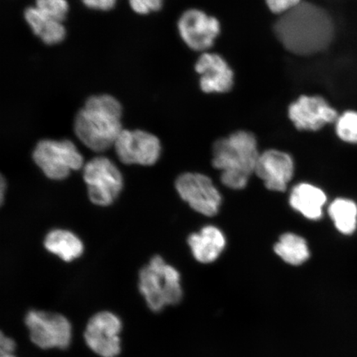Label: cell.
<instances>
[{"instance_id":"2","label":"cell","mask_w":357,"mask_h":357,"mask_svg":"<svg viewBox=\"0 0 357 357\" xmlns=\"http://www.w3.org/2000/svg\"><path fill=\"white\" fill-rule=\"evenodd\" d=\"M122 115L123 107L114 96H91L75 115V136L89 149L104 153L114 146L123 130Z\"/></svg>"},{"instance_id":"1","label":"cell","mask_w":357,"mask_h":357,"mask_svg":"<svg viewBox=\"0 0 357 357\" xmlns=\"http://www.w3.org/2000/svg\"><path fill=\"white\" fill-rule=\"evenodd\" d=\"M274 30L288 51L301 56L325 50L334 36L333 22L329 13L315 4L305 2L280 15Z\"/></svg>"},{"instance_id":"25","label":"cell","mask_w":357,"mask_h":357,"mask_svg":"<svg viewBox=\"0 0 357 357\" xmlns=\"http://www.w3.org/2000/svg\"><path fill=\"white\" fill-rule=\"evenodd\" d=\"M82 2L91 10L109 11L115 6L117 0H82Z\"/></svg>"},{"instance_id":"14","label":"cell","mask_w":357,"mask_h":357,"mask_svg":"<svg viewBox=\"0 0 357 357\" xmlns=\"http://www.w3.org/2000/svg\"><path fill=\"white\" fill-rule=\"evenodd\" d=\"M200 75V88L205 93H225L234 84V73L222 56L204 53L195 64Z\"/></svg>"},{"instance_id":"22","label":"cell","mask_w":357,"mask_h":357,"mask_svg":"<svg viewBox=\"0 0 357 357\" xmlns=\"http://www.w3.org/2000/svg\"><path fill=\"white\" fill-rule=\"evenodd\" d=\"M35 7L44 15L61 22L65 21L69 11L66 0H36Z\"/></svg>"},{"instance_id":"9","label":"cell","mask_w":357,"mask_h":357,"mask_svg":"<svg viewBox=\"0 0 357 357\" xmlns=\"http://www.w3.org/2000/svg\"><path fill=\"white\" fill-rule=\"evenodd\" d=\"M114 147L119 159L126 165L153 166L162 153L159 138L140 129H123Z\"/></svg>"},{"instance_id":"7","label":"cell","mask_w":357,"mask_h":357,"mask_svg":"<svg viewBox=\"0 0 357 357\" xmlns=\"http://www.w3.org/2000/svg\"><path fill=\"white\" fill-rule=\"evenodd\" d=\"M25 324L29 330L31 341L42 349H66L70 344L73 328L63 315L30 310L26 315Z\"/></svg>"},{"instance_id":"13","label":"cell","mask_w":357,"mask_h":357,"mask_svg":"<svg viewBox=\"0 0 357 357\" xmlns=\"http://www.w3.org/2000/svg\"><path fill=\"white\" fill-rule=\"evenodd\" d=\"M294 160L288 153L278 150H267L259 156L255 174L271 191L284 192L292 180Z\"/></svg>"},{"instance_id":"3","label":"cell","mask_w":357,"mask_h":357,"mask_svg":"<svg viewBox=\"0 0 357 357\" xmlns=\"http://www.w3.org/2000/svg\"><path fill=\"white\" fill-rule=\"evenodd\" d=\"M260 156L257 142L252 132L238 131L221 138L213 146L212 163L221 171L223 185L231 190H243L250 176L255 173Z\"/></svg>"},{"instance_id":"17","label":"cell","mask_w":357,"mask_h":357,"mask_svg":"<svg viewBox=\"0 0 357 357\" xmlns=\"http://www.w3.org/2000/svg\"><path fill=\"white\" fill-rule=\"evenodd\" d=\"M327 213L335 229L344 236L357 233V201L351 197L335 198L328 204Z\"/></svg>"},{"instance_id":"4","label":"cell","mask_w":357,"mask_h":357,"mask_svg":"<svg viewBox=\"0 0 357 357\" xmlns=\"http://www.w3.org/2000/svg\"><path fill=\"white\" fill-rule=\"evenodd\" d=\"M138 287L153 312L178 305L183 298L180 273L159 255L151 257L149 264L142 268Z\"/></svg>"},{"instance_id":"11","label":"cell","mask_w":357,"mask_h":357,"mask_svg":"<svg viewBox=\"0 0 357 357\" xmlns=\"http://www.w3.org/2000/svg\"><path fill=\"white\" fill-rule=\"evenodd\" d=\"M181 37L195 51H205L213 46L220 32V22L199 10L183 13L178 22Z\"/></svg>"},{"instance_id":"23","label":"cell","mask_w":357,"mask_h":357,"mask_svg":"<svg viewBox=\"0 0 357 357\" xmlns=\"http://www.w3.org/2000/svg\"><path fill=\"white\" fill-rule=\"evenodd\" d=\"M132 10L138 15H149L159 11L163 6V0H129Z\"/></svg>"},{"instance_id":"20","label":"cell","mask_w":357,"mask_h":357,"mask_svg":"<svg viewBox=\"0 0 357 357\" xmlns=\"http://www.w3.org/2000/svg\"><path fill=\"white\" fill-rule=\"evenodd\" d=\"M274 251L284 262L292 266H301L310 257L305 239L292 233L281 236L274 245Z\"/></svg>"},{"instance_id":"16","label":"cell","mask_w":357,"mask_h":357,"mask_svg":"<svg viewBox=\"0 0 357 357\" xmlns=\"http://www.w3.org/2000/svg\"><path fill=\"white\" fill-rule=\"evenodd\" d=\"M188 244L196 261L203 264L215 261L226 247V238L214 226L203 227L198 234H192Z\"/></svg>"},{"instance_id":"10","label":"cell","mask_w":357,"mask_h":357,"mask_svg":"<svg viewBox=\"0 0 357 357\" xmlns=\"http://www.w3.org/2000/svg\"><path fill=\"white\" fill-rule=\"evenodd\" d=\"M122 322L109 311L97 312L89 320L84 333L87 346L101 357H116L121 351L119 333Z\"/></svg>"},{"instance_id":"18","label":"cell","mask_w":357,"mask_h":357,"mask_svg":"<svg viewBox=\"0 0 357 357\" xmlns=\"http://www.w3.org/2000/svg\"><path fill=\"white\" fill-rule=\"evenodd\" d=\"M44 247L49 252L55 254L61 260L70 262L79 258L84 252V244L73 231L53 229L47 234Z\"/></svg>"},{"instance_id":"28","label":"cell","mask_w":357,"mask_h":357,"mask_svg":"<svg viewBox=\"0 0 357 357\" xmlns=\"http://www.w3.org/2000/svg\"><path fill=\"white\" fill-rule=\"evenodd\" d=\"M0 357H16V356H13V354H3V355H0Z\"/></svg>"},{"instance_id":"6","label":"cell","mask_w":357,"mask_h":357,"mask_svg":"<svg viewBox=\"0 0 357 357\" xmlns=\"http://www.w3.org/2000/svg\"><path fill=\"white\" fill-rule=\"evenodd\" d=\"M89 200L98 206H109L119 197L123 178L116 165L105 156L89 160L83 167Z\"/></svg>"},{"instance_id":"12","label":"cell","mask_w":357,"mask_h":357,"mask_svg":"<svg viewBox=\"0 0 357 357\" xmlns=\"http://www.w3.org/2000/svg\"><path fill=\"white\" fill-rule=\"evenodd\" d=\"M289 117L298 130L318 131L339 115L323 97L303 96L290 105Z\"/></svg>"},{"instance_id":"5","label":"cell","mask_w":357,"mask_h":357,"mask_svg":"<svg viewBox=\"0 0 357 357\" xmlns=\"http://www.w3.org/2000/svg\"><path fill=\"white\" fill-rule=\"evenodd\" d=\"M34 162L53 181L65 180L73 171L84 167V158L73 142L44 139L36 145Z\"/></svg>"},{"instance_id":"8","label":"cell","mask_w":357,"mask_h":357,"mask_svg":"<svg viewBox=\"0 0 357 357\" xmlns=\"http://www.w3.org/2000/svg\"><path fill=\"white\" fill-rule=\"evenodd\" d=\"M176 189L181 198L195 211L213 217L220 211L222 196L211 178L199 173H184L176 178Z\"/></svg>"},{"instance_id":"26","label":"cell","mask_w":357,"mask_h":357,"mask_svg":"<svg viewBox=\"0 0 357 357\" xmlns=\"http://www.w3.org/2000/svg\"><path fill=\"white\" fill-rule=\"evenodd\" d=\"M15 342L12 338L4 336L1 333L0 337V355L13 354L15 350Z\"/></svg>"},{"instance_id":"24","label":"cell","mask_w":357,"mask_h":357,"mask_svg":"<svg viewBox=\"0 0 357 357\" xmlns=\"http://www.w3.org/2000/svg\"><path fill=\"white\" fill-rule=\"evenodd\" d=\"M266 2L271 11L281 15L298 6L302 0H266Z\"/></svg>"},{"instance_id":"27","label":"cell","mask_w":357,"mask_h":357,"mask_svg":"<svg viewBox=\"0 0 357 357\" xmlns=\"http://www.w3.org/2000/svg\"><path fill=\"white\" fill-rule=\"evenodd\" d=\"M7 183L6 181V178H4L3 176L1 177V182H0V188H1V204H3V199H4V191L6 190L7 189Z\"/></svg>"},{"instance_id":"19","label":"cell","mask_w":357,"mask_h":357,"mask_svg":"<svg viewBox=\"0 0 357 357\" xmlns=\"http://www.w3.org/2000/svg\"><path fill=\"white\" fill-rule=\"evenodd\" d=\"M24 17L33 33L45 44L55 45L65 39L66 30L63 24L44 15L37 8H26Z\"/></svg>"},{"instance_id":"21","label":"cell","mask_w":357,"mask_h":357,"mask_svg":"<svg viewBox=\"0 0 357 357\" xmlns=\"http://www.w3.org/2000/svg\"><path fill=\"white\" fill-rule=\"evenodd\" d=\"M335 130L345 144L357 145V112L347 111L339 116Z\"/></svg>"},{"instance_id":"15","label":"cell","mask_w":357,"mask_h":357,"mask_svg":"<svg viewBox=\"0 0 357 357\" xmlns=\"http://www.w3.org/2000/svg\"><path fill=\"white\" fill-rule=\"evenodd\" d=\"M327 203L328 196L324 190L307 183L294 186L289 196L290 206L310 220H321Z\"/></svg>"}]
</instances>
